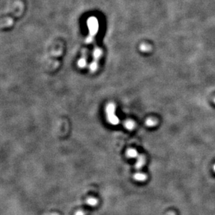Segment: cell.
<instances>
[{"label":"cell","instance_id":"6da1fadb","mask_svg":"<svg viewBox=\"0 0 215 215\" xmlns=\"http://www.w3.org/2000/svg\"><path fill=\"white\" fill-rule=\"evenodd\" d=\"M87 27L89 29V35L86 38V43H92L94 41V38L99 31V24L97 17L90 16L87 21Z\"/></svg>","mask_w":215,"mask_h":215},{"label":"cell","instance_id":"7a4b0ae2","mask_svg":"<svg viewBox=\"0 0 215 215\" xmlns=\"http://www.w3.org/2000/svg\"><path fill=\"white\" fill-rule=\"evenodd\" d=\"M106 115L107 119L110 123L112 125H117L119 123L118 117L115 115V106L113 104H109L106 106Z\"/></svg>","mask_w":215,"mask_h":215},{"label":"cell","instance_id":"3957f363","mask_svg":"<svg viewBox=\"0 0 215 215\" xmlns=\"http://www.w3.org/2000/svg\"><path fill=\"white\" fill-rule=\"evenodd\" d=\"M102 55V50L99 46L95 45L94 50H93V61L89 66L90 71L92 72H94L98 67L99 60Z\"/></svg>","mask_w":215,"mask_h":215},{"label":"cell","instance_id":"277c9868","mask_svg":"<svg viewBox=\"0 0 215 215\" xmlns=\"http://www.w3.org/2000/svg\"><path fill=\"white\" fill-rule=\"evenodd\" d=\"M136 159H137V161H136L135 167L136 169L140 170V168L144 166V164H145V157H144L143 155H138V157Z\"/></svg>","mask_w":215,"mask_h":215},{"label":"cell","instance_id":"5b68a950","mask_svg":"<svg viewBox=\"0 0 215 215\" xmlns=\"http://www.w3.org/2000/svg\"><path fill=\"white\" fill-rule=\"evenodd\" d=\"M138 153L137 150H136L135 149L133 148H130L128 149L126 151V156H128L129 158H137L138 156Z\"/></svg>","mask_w":215,"mask_h":215},{"label":"cell","instance_id":"8992f818","mask_svg":"<svg viewBox=\"0 0 215 215\" xmlns=\"http://www.w3.org/2000/svg\"><path fill=\"white\" fill-rule=\"evenodd\" d=\"M78 65L80 67H85L87 65V55L85 52L83 53L82 57L80 58L79 62H78Z\"/></svg>","mask_w":215,"mask_h":215},{"label":"cell","instance_id":"52a82bcc","mask_svg":"<svg viewBox=\"0 0 215 215\" xmlns=\"http://www.w3.org/2000/svg\"><path fill=\"white\" fill-rule=\"evenodd\" d=\"M134 179L137 181L142 182V181H145L147 179V176L145 174H144V173H138L134 175Z\"/></svg>","mask_w":215,"mask_h":215},{"label":"cell","instance_id":"ba28073f","mask_svg":"<svg viewBox=\"0 0 215 215\" xmlns=\"http://www.w3.org/2000/svg\"><path fill=\"white\" fill-rule=\"evenodd\" d=\"M124 126L129 130H132L135 127V123L132 120H126L124 122Z\"/></svg>","mask_w":215,"mask_h":215},{"label":"cell","instance_id":"9c48e42d","mask_svg":"<svg viewBox=\"0 0 215 215\" xmlns=\"http://www.w3.org/2000/svg\"><path fill=\"white\" fill-rule=\"evenodd\" d=\"M156 124V120H155V119H147L146 122H145V124L148 126H155Z\"/></svg>","mask_w":215,"mask_h":215},{"label":"cell","instance_id":"30bf717a","mask_svg":"<svg viewBox=\"0 0 215 215\" xmlns=\"http://www.w3.org/2000/svg\"><path fill=\"white\" fill-rule=\"evenodd\" d=\"M98 202V200L95 198H90L87 200V203L89 205H92V206H94L96 205Z\"/></svg>","mask_w":215,"mask_h":215},{"label":"cell","instance_id":"8fae6325","mask_svg":"<svg viewBox=\"0 0 215 215\" xmlns=\"http://www.w3.org/2000/svg\"><path fill=\"white\" fill-rule=\"evenodd\" d=\"M140 48L142 51H143V52H147V51L150 50V47H149V46L145 45V44H142Z\"/></svg>","mask_w":215,"mask_h":215},{"label":"cell","instance_id":"7c38bea8","mask_svg":"<svg viewBox=\"0 0 215 215\" xmlns=\"http://www.w3.org/2000/svg\"><path fill=\"white\" fill-rule=\"evenodd\" d=\"M76 215H84V214H83L82 212H78V213H77V214H76Z\"/></svg>","mask_w":215,"mask_h":215},{"label":"cell","instance_id":"4fadbf2b","mask_svg":"<svg viewBox=\"0 0 215 215\" xmlns=\"http://www.w3.org/2000/svg\"><path fill=\"white\" fill-rule=\"evenodd\" d=\"M214 171H215V166H214Z\"/></svg>","mask_w":215,"mask_h":215}]
</instances>
